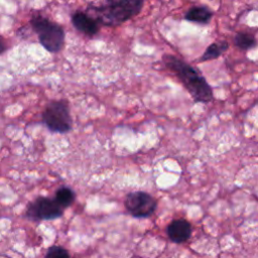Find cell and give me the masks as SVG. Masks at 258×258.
Returning <instances> with one entry per match:
<instances>
[{"label":"cell","mask_w":258,"mask_h":258,"mask_svg":"<svg viewBox=\"0 0 258 258\" xmlns=\"http://www.w3.org/2000/svg\"><path fill=\"white\" fill-rule=\"evenodd\" d=\"M62 215L61 208L47 198L40 197L31 203L27 209L26 216L31 220H53Z\"/></svg>","instance_id":"6"},{"label":"cell","mask_w":258,"mask_h":258,"mask_svg":"<svg viewBox=\"0 0 258 258\" xmlns=\"http://www.w3.org/2000/svg\"><path fill=\"white\" fill-rule=\"evenodd\" d=\"M163 61L176 75L196 102L207 103L213 100V91L198 70L174 55H163Z\"/></svg>","instance_id":"1"},{"label":"cell","mask_w":258,"mask_h":258,"mask_svg":"<svg viewBox=\"0 0 258 258\" xmlns=\"http://www.w3.org/2000/svg\"><path fill=\"white\" fill-rule=\"evenodd\" d=\"M228 46L229 45L226 41H219V42L212 43L210 46H208L206 51L203 53L200 60L205 61V60H211V59L217 58L228 49Z\"/></svg>","instance_id":"10"},{"label":"cell","mask_w":258,"mask_h":258,"mask_svg":"<svg viewBox=\"0 0 258 258\" xmlns=\"http://www.w3.org/2000/svg\"><path fill=\"white\" fill-rule=\"evenodd\" d=\"M74 200H75V194L69 187H61L55 194V203L61 209L71 206Z\"/></svg>","instance_id":"12"},{"label":"cell","mask_w":258,"mask_h":258,"mask_svg":"<svg viewBox=\"0 0 258 258\" xmlns=\"http://www.w3.org/2000/svg\"><path fill=\"white\" fill-rule=\"evenodd\" d=\"M31 24L45 49L50 52L60 50L64 41V33L59 25L40 15L34 16L31 19Z\"/></svg>","instance_id":"3"},{"label":"cell","mask_w":258,"mask_h":258,"mask_svg":"<svg viewBox=\"0 0 258 258\" xmlns=\"http://www.w3.org/2000/svg\"><path fill=\"white\" fill-rule=\"evenodd\" d=\"M72 21L78 30L88 35L96 34L99 29L97 21L83 12H76L72 17Z\"/></svg>","instance_id":"8"},{"label":"cell","mask_w":258,"mask_h":258,"mask_svg":"<svg viewBox=\"0 0 258 258\" xmlns=\"http://www.w3.org/2000/svg\"><path fill=\"white\" fill-rule=\"evenodd\" d=\"M42 118L48 129L53 132L64 133L72 127L69 108L64 102L50 103L44 110Z\"/></svg>","instance_id":"4"},{"label":"cell","mask_w":258,"mask_h":258,"mask_svg":"<svg viewBox=\"0 0 258 258\" xmlns=\"http://www.w3.org/2000/svg\"><path fill=\"white\" fill-rule=\"evenodd\" d=\"M45 258H70V255L64 248L60 246H52L47 250Z\"/></svg>","instance_id":"13"},{"label":"cell","mask_w":258,"mask_h":258,"mask_svg":"<svg viewBox=\"0 0 258 258\" xmlns=\"http://www.w3.org/2000/svg\"><path fill=\"white\" fill-rule=\"evenodd\" d=\"M142 6L143 2L140 0H120L108 1L101 5H92L89 9L94 12V19L97 23L115 26L137 15Z\"/></svg>","instance_id":"2"},{"label":"cell","mask_w":258,"mask_h":258,"mask_svg":"<svg viewBox=\"0 0 258 258\" xmlns=\"http://www.w3.org/2000/svg\"><path fill=\"white\" fill-rule=\"evenodd\" d=\"M125 207L136 218H145L153 214L157 207L155 199L145 191H132L126 196Z\"/></svg>","instance_id":"5"},{"label":"cell","mask_w":258,"mask_h":258,"mask_svg":"<svg viewBox=\"0 0 258 258\" xmlns=\"http://www.w3.org/2000/svg\"><path fill=\"white\" fill-rule=\"evenodd\" d=\"M234 43L240 49L247 50L254 47L257 42L252 34L247 32H238L234 37Z\"/></svg>","instance_id":"11"},{"label":"cell","mask_w":258,"mask_h":258,"mask_svg":"<svg viewBox=\"0 0 258 258\" xmlns=\"http://www.w3.org/2000/svg\"><path fill=\"white\" fill-rule=\"evenodd\" d=\"M6 49V45L2 39H0V53Z\"/></svg>","instance_id":"14"},{"label":"cell","mask_w":258,"mask_h":258,"mask_svg":"<svg viewBox=\"0 0 258 258\" xmlns=\"http://www.w3.org/2000/svg\"><path fill=\"white\" fill-rule=\"evenodd\" d=\"M191 234V226L185 220H174L167 227V235L171 241L181 243L186 241Z\"/></svg>","instance_id":"7"},{"label":"cell","mask_w":258,"mask_h":258,"mask_svg":"<svg viewBox=\"0 0 258 258\" xmlns=\"http://www.w3.org/2000/svg\"><path fill=\"white\" fill-rule=\"evenodd\" d=\"M213 17V12L206 6H195L187 10L184 18L191 22H198L202 24L208 23Z\"/></svg>","instance_id":"9"}]
</instances>
